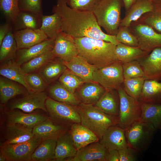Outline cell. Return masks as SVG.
Here are the masks:
<instances>
[{
    "instance_id": "45",
    "label": "cell",
    "mask_w": 161,
    "mask_h": 161,
    "mask_svg": "<svg viewBox=\"0 0 161 161\" xmlns=\"http://www.w3.org/2000/svg\"><path fill=\"white\" fill-rule=\"evenodd\" d=\"M122 67L124 79L144 77V72L138 60L123 63Z\"/></svg>"
},
{
    "instance_id": "38",
    "label": "cell",
    "mask_w": 161,
    "mask_h": 161,
    "mask_svg": "<svg viewBox=\"0 0 161 161\" xmlns=\"http://www.w3.org/2000/svg\"><path fill=\"white\" fill-rule=\"evenodd\" d=\"M13 30L10 31L7 33L0 45L1 63L14 59L18 50Z\"/></svg>"
},
{
    "instance_id": "10",
    "label": "cell",
    "mask_w": 161,
    "mask_h": 161,
    "mask_svg": "<svg viewBox=\"0 0 161 161\" xmlns=\"http://www.w3.org/2000/svg\"><path fill=\"white\" fill-rule=\"evenodd\" d=\"M129 27L138 40V47L143 50L150 52L155 48H161V34L151 27L136 21Z\"/></svg>"
},
{
    "instance_id": "30",
    "label": "cell",
    "mask_w": 161,
    "mask_h": 161,
    "mask_svg": "<svg viewBox=\"0 0 161 161\" xmlns=\"http://www.w3.org/2000/svg\"><path fill=\"white\" fill-rule=\"evenodd\" d=\"M41 16L20 10L12 24L13 31L26 29H39L41 24Z\"/></svg>"
},
{
    "instance_id": "26",
    "label": "cell",
    "mask_w": 161,
    "mask_h": 161,
    "mask_svg": "<svg viewBox=\"0 0 161 161\" xmlns=\"http://www.w3.org/2000/svg\"><path fill=\"white\" fill-rule=\"evenodd\" d=\"M104 113L118 117L120 99L116 90H106L100 99L94 105Z\"/></svg>"
},
{
    "instance_id": "28",
    "label": "cell",
    "mask_w": 161,
    "mask_h": 161,
    "mask_svg": "<svg viewBox=\"0 0 161 161\" xmlns=\"http://www.w3.org/2000/svg\"><path fill=\"white\" fill-rule=\"evenodd\" d=\"M29 92L20 84L2 76L0 77V102L5 104L11 98L20 95L23 96Z\"/></svg>"
},
{
    "instance_id": "23",
    "label": "cell",
    "mask_w": 161,
    "mask_h": 161,
    "mask_svg": "<svg viewBox=\"0 0 161 161\" xmlns=\"http://www.w3.org/2000/svg\"><path fill=\"white\" fill-rule=\"evenodd\" d=\"M75 94L80 103L95 104L104 93L106 90L96 82H86L76 91Z\"/></svg>"
},
{
    "instance_id": "18",
    "label": "cell",
    "mask_w": 161,
    "mask_h": 161,
    "mask_svg": "<svg viewBox=\"0 0 161 161\" xmlns=\"http://www.w3.org/2000/svg\"><path fill=\"white\" fill-rule=\"evenodd\" d=\"M99 141L108 149L119 151L128 146L125 129L118 125L109 127Z\"/></svg>"
},
{
    "instance_id": "40",
    "label": "cell",
    "mask_w": 161,
    "mask_h": 161,
    "mask_svg": "<svg viewBox=\"0 0 161 161\" xmlns=\"http://www.w3.org/2000/svg\"><path fill=\"white\" fill-rule=\"evenodd\" d=\"M59 82L67 90L72 93L86 82L67 68L59 77Z\"/></svg>"
},
{
    "instance_id": "7",
    "label": "cell",
    "mask_w": 161,
    "mask_h": 161,
    "mask_svg": "<svg viewBox=\"0 0 161 161\" xmlns=\"http://www.w3.org/2000/svg\"><path fill=\"white\" fill-rule=\"evenodd\" d=\"M117 90L120 99L118 125L125 129L134 122L140 120L141 104L138 100L127 94L122 86Z\"/></svg>"
},
{
    "instance_id": "14",
    "label": "cell",
    "mask_w": 161,
    "mask_h": 161,
    "mask_svg": "<svg viewBox=\"0 0 161 161\" xmlns=\"http://www.w3.org/2000/svg\"><path fill=\"white\" fill-rule=\"evenodd\" d=\"M108 149L100 141L90 143L77 151L75 155L67 161H105Z\"/></svg>"
},
{
    "instance_id": "32",
    "label": "cell",
    "mask_w": 161,
    "mask_h": 161,
    "mask_svg": "<svg viewBox=\"0 0 161 161\" xmlns=\"http://www.w3.org/2000/svg\"><path fill=\"white\" fill-rule=\"evenodd\" d=\"M48 91L49 97L57 101L73 106L80 103L75 93L70 92L59 82L52 84Z\"/></svg>"
},
{
    "instance_id": "33",
    "label": "cell",
    "mask_w": 161,
    "mask_h": 161,
    "mask_svg": "<svg viewBox=\"0 0 161 161\" xmlns=\"http://www.w3.org/2000/svg\"><path fill=\"white\" fill-rule=\"evenodd\" d=\"M142 113L140 121L149 123L161 130V104L141 103Z\"/></svg>"
},
{
    "instance_id": "15",
    "label": "cell",
    "mask_w": 161,
    "mask_h": 161,
    "mask_svg": "<svg viewBox=\"0 0 161 161\" xmlns=\"http://www.w3.org/2000/svg\"><path fill=\"white\" fill-rule=\"evenodd\" d=\"M7 124H17L33 129L49 117L37 113H26L19 111L10 110L6 112Z\"/></svg>"
},
{
    "instance_id": "50",
    "label": "cell",
    "mask_w": 161,
    "mask_h": 161,
    "mask_svg": "<svg viewBox=\"0 0 161 161\" xmlns=\"http://www.w3.org/2000/svg\"><path fill=\"white\" fill-rule=\"evenodd\" d=\"M105 161H120L118 150L115 149H108Z\"/></svg>"
},
{
    "instance_id": "5",
    "label": "cell",
    "mask_w": 161,
    "mask_h": 161,
    "mask_svg": "<svg viewBox=\"0 0 161 161\" xmlns=\"http://www.w3.org/2000/svg\"><path fill=\"white\" fill-rule=\"evenodd\" d=\"M157 129L151 124L140 120L125 129L128 146L137 152L145 151L151 143Z\"/></svg>"
},
{
    "instance_id": "53",
    "label": "cell",
    "mask_w": 161,
    "mask_h": 161,
    "mask_svg": "<svg viewBox=\"0 0 161 161\" xmlns=\"http://www.w3.org/2000/svg\"><path fill=\"white\" fill-rule=\"evenodd\" d=\"M150 0L152 1H153L155 0Z\"/></svg>"
},
{
    "instance_id": "25",
    "label": "cell",
    "mask_w": 161,
    "mask_h": 161,
    "mask_svg": "<svg viewBox=\"0 0 161 161\" xmlns=\"http://www.w3.org/2000/svg\"><path fill=\"white\" fill-rule=\"evenodd\" d=\"M25 73L14 59L1 63L0 74L8 79L16 81L23 86L29 93L33 92L25 79Z\"/></svg>"
},
{
    "instance_id": "34",
    "label": "cell",
    "mask_w": 161,
    "mask_h": 161,
    "mask_svg": "<svg viewBox=\"0 0 161 161\" xmlns=\"http://www.w3.org/2000/svg\"><path fill=\"white\" fill-rule=\"evenodd\" d=\"M116 53L119 61L122 63L138 60L149 53L139 47H132L119 43L116 46Z\"/></svg>"
},
{
    "instance_id": "22",
    "label": "cell",
    "mask_w": 161,
    "mask_h": 161,
    "mask_svg": "<svg viewBox=\"0 0 161 161\" xmlns=\"http://www.w3.org/2000/svg\"><path fill=\"white\" fill-rule=\"evenodd\" d=\"M69 131L77 150L90 143L100 140L95 134L80 123L72 124Z\"/></svg>"
},
{
    "instance_id": "42",
    "label": "cell",
    "mask_w": 161,
    "mask_h": 161,
    "mask_svg": "<svg viewBox=\"0 0 161 161\" xmlns=\"http://www.w3.org/2000/svg\"><path fill=\"white\" fill-rule=\"evenodd\" d=\"M19 0H0V10L8 22L13 24L20 11Z\"/></svg>"
},
{
    "instance_id": "43",
    "label": "cell",
    "mask_w": 161,
    "mask_h": 161,
    "mask_svg": "<svg viewBox=\"0 0 161 161\" xmlns=\"http://www.w3.org/2000/svg\"><path fill=\"white\" fill-rule=\"evenodd\" d=\"M25 79L33 92H44L48 85L38 71L26 74Z\"/></svg>"
},
{
    "instance_id": "27",
    "label": "cell",
    "mask_w": 161,
    "mask_h": 161,
    "mask_svg": "<svg viewBox=\"0 0 161 161\" xmlns=\"http://www.w3.org/2000/svg\"><path fill=\"white\" fill-rule=\"evenodd\" d=\"M153 9L152 1L150 0H138L126 11L121 19L120 26L129 27L131 24L137 21L143 14Z\"/></svg>"
},
{
    "instance_id": "52",
    "label": "cell",
    "mask_w": 161,
    "mask_h": 161,
    "mask_svg": "<svg viewBox=\"0 0 161 161\" xmlns=\"http://www.w3.org/2000/svg\"><path fill=\"white\" fill-rule=\"evenodd\" d=\"M0 161H6V159L5 156L1 153H0Z\"/></svg>"
},
{
    "instance_id": "51",
    "label": "cell",
    "mask_w": 161,
    "mask_h": 161,
    "mask_svg": "<svg viewBox=\"0 0 161 161\" xmlns=\"http://www.w3.org/2000/svg\"><path fill=\"white\" fill-rule=\"evenodd\" d=\"M125 10L127 11L138 0H122Z\"/></svg>"
},
{
    "instance_id": "11",
    "label": "cell",
    "mask_w": 161,
    "mask_h": 161,
    "mask_svg": "<svg viewBox=\"0 0 161 161\" xmlns=\"http://www.w3.org/2000/svg\"><path fill=\"white\" fill-rule=\"evenodd\" d=\"M48 96L44 92L29 93L11 103L10 110L19 109L22 112L31 113L37 109L47 112L45 105Z\"/></svg>"
},
{
    "instance_id": "16",
    "label": "cell",
    "mask_w": 161,
    "mask_h": 161,
    "mask_svg": "<svg viewBox=\"0 0 161 161\" xmlns=\"http://www.w3.org/2000/svg\"><path fill=\"white\" fill-rule=\"evenodd\" d=\"M55 39L49 38L30 47L17 50L14 60L21 66L46 52L52 50Z\"/></svg>"
},
{
    "instance_id": "12",
    "label": "cell",
    "mask_w": 161,
    "mask_h": 161,
    "mask_svg": "<svg viewBox=\"0 0 161 161\" xmlns=\"http://www.w3.org/2000/svg\"><path fill=\"white\" fill-rule=\"evenodd\" d=\"M55 58L69 62L78 55V49L74 38L62 31L57 35L52 50Z\"/></svg>"
},
{
    "instance_id": "19",
    "label": "cell",
    "mask_w": 161,
    "mask_h": 161,
    "mask_svg": "<svg viewBox=\"0 0 161 161\" xmlns=\"http://www.w3.org/2000/svg\"><path fill=\"white\" fill-rule=\"evenodd\" d=\"M77 151L68 129L58 138L52 160L64 161L67 158L75 156Z\"/></svg>"
},
{
    "instance_id": "2",
    "label": "cell",
    "mask_w": 161,
    "mask_h": 161,
    "mask_svg": "<svg viewBox=\"0 0 161 161\" xmlns=\"http://www.w3.org/2000/svg\"><path fill=\"white\" fill-rule=\"evenodd\" d=\"M74 39L78 55L97 69L119 61L116 53V46L111 42L87 37Z\"/></svg>"
},
{
    "instance_id": "3",
    "label": "cell",
    "mask_w": 161,
    "mask_h": 161,
    "mask_svg": "<svg viewBox=\"0 0 161 161\" xmlns=\"http://www.w3.org/2000/svg\"><path fill=\"white\" fill-rule=\"evenodd\" d=\"M75 106L80 123L95 134L100 140L109 127L118 124V117L106 114L93 105L80 103Z\"/></svg>"
},
{
    "instance_id": "24",
    "label": "cell",
    "mask_w": 161,
    "mask_h": 161,
    "mask_svg": "<svg viewBox=\"0 0 161 161\" xmlns=\"http://www.w3.org/2000/svg\"><path fill=\"white\" fill-rule=\"evenodd\" d=\"M34 136L32 129L17 124H8L6 127L4 141L1 145L24 142Z\"/></svg>"
},
{
    "instance_id": "13",
    "label": "cell",
    "mask_w": 161,
    "mask_h": 161,
    "mask_svg": "<svg viewBox=\"0 0 161 161\" xmlns=\"http://www.w3.org/2000/svg\"><path fill=\"white\" fill-rule=\"evenodd\" d=\"M145 79L161 81V48H157L138 60Z\"/></svg>"
},
{
    "instance_id": "46",
    "label": "cell",
    "mask_w": 161,
    "mask_h": 161,
    "mask_svg": "<svg viewBox=\"0 0 161 161\" xmlns=\"http://www.w3.org/2000/svg\"><path fill=\"white\" fill-rule=\"evenodd\" d=\"M42 0H19L20 10L27 11L42 16Z\"/></svg>"
},
{
    "instance_id": "31",
    "label": "cell",
    "mask_w": 161,
    "mask_h": 161,
    "mask_svg": "<svg viewBox=\"0 0 161 161\" xmlns=\"http://www.w3.org/2000/svg\"><path fill=\"white\" fill-rule=\"evenodd\" d=\"M67 68L63 60L55 58L44 65L38 72L48 85L59 78Z\"/></svg>"
},
{
    "instance_id": "49",
    "label": "cell",
    "mask_w": 161,
    "mask_h": 161,
    "mask_svg": "<svg viewBox=\"0 0 161 161\" xmlns=\"http://www.w3.org/2000/svg\"><path fill=\"white\" fill-rule=\"evenodd\" d=\"M12 30H13L12 26L9 22L4 24L0 25V45L5 36L10 31Z\"/></svg>"
},
{
    "instance_id": "4",
    "label": "cell",
    "mask_w": 161,
    "mask_h": 161,
    "mask_svg": "<svg viewBox=\"0 0 161 161\" xmlns=\"http://www.w3.org/2000/svg\"><path fill=\"white\" fill-rule=\"evenodd\" d=\"M122 0H100L92 12L98 24L107 34L115 35L121 21Z\"/></svg>"
},
{
    "instance_id": "35",
    "label": "cell",
    "mask_w": 161,
    "mask_h": 161,
    "mask_svg": "<svg viewBox=\"0 0 161 161\" xmlns=\"http://www.w3.org/2000/svg\"><path fill=\"white\" fill-rule=\"evenodd\" d=\"M51 15L41 16V24L39 28L49 38L55 39L58 34L61 31L63 21L60 15L53 12Z\"/></svg>"
},
{
    "instance_id": "8",
    "label": "cell",
    "mask_w": 161,
    "mask_h": 161,
    "mask_svg": "<svg viewBox=\"0 0 161 161\" xmlns=\"http://www.w3.org/2000/svg\"><path fill=\"white\" fill-rule=\"evenodd\" d=\"M122 63L118 61L105 67L97 69L94 72V81L98 83L106 90H117L124 80Z\"/></svg>"
},
{
    "instance_id": "9",
    "label": "cell",
    "mask_w": 161,
    "mask_h": 161,
    "mask_svg": "<svg viewBox=\"0 0 161 161\" xmlns=\"http://www.w3.org/2000/svg\"><path fill=\"white\" fill-rule=\"evenodd\" d=\"M42 141L40 138L35 136L24 142L0 145V153L7 161H31L32 153Z\"/></svg>"
},
{
    "instance_id": "37",
    "label": "cell",
    "mask_w": 161,
    "mask_h": 161,
    "mask_svg": "<svg viewBox=\"0 0 161 161\" xmlns=\"http://www.w3.org/2000/svg\"><path fill=\"white\" fill-rule=\"evenodd\" d=\"M153 9L143 14L137 21L146 24L161 34V0L152 1Z\"/></svg>"
},
{
    "instance_id": "29",
    "label": "cell",
    "mask_w": 161,
    "mask_h": 161,
    "mask_svg": "<svg viewBox=\"0 0 161 161\" xmlns=\"http://www.w3.org/2000/svg\"><path fill=\"white\" fill-rule=\"evenodd\" d=\"M138 100L140 103L161 104V81L145 79Z\"/></svg>"
},
{
    "instance_id": "36",
    "label": "cell",
    "mask_w": 161,
    "mask_h": 161,
    "mask_svg": "<svg viewBox=\"0 0 161 161\" xmlns=\"http://www.w3.org/2000/svg\"><path fill=\"white\" fill-rule=\"evenodd\" d=\"M57 140L47 139L42 140L32 153V161L52 160L54 156Z\"/></svg>"
},
{
    "instance_id": "39",
    "label": "cell",
    "mask_w": 161,
    "mask_h": 161,
    "mask_svg": "<svg viewBox=\"0 0 161 161\" xmlns=\"http://www.w3.org/2000/svg\"><path fill=\"white\" fill-rule=\"evenodd\" d=\"M55 58L52 50L49 51L22 64L21 68L25 74L37 72Z\"/></svg>"
},
{
    "instance_id": "48",
    "label": "cell",
    "mask_w": 161,
    "mask_h": 161,
    "mask_svg": "<svg viewBox=\"0 0 161 161\" xmlns=\"http://www.w3.org/2000/svg\"><path fill=\"white\" fill-rule=\"evenodd\" d=\"M118 151L120 161H134L137 160V151L129 146L119 150Z\"/></svg>"
},
{
    "instance_id": "41",
    "label": "cell",
    "mask_w": 161,
    "mask_h": 161,
    "mask_svg": "<svg viewBox=\"0 0 161 161\" xmlns=\"http://www.w3.org/2000/svg\"><path fill=\"white\" fill-rule=\"evenodd\" d=\"M145 80L144 77L124 79L122 86L127 94L138 100Z\"/></svg>"
},
{
    "instance_id": "47",
    "label": "cell",
    "mask_w": 161,
    "mask_h": 161,
    "mask_svg": "<svg viewBox=\"0 0 161 161\" xmlns=\"http://www.w3.org/2000/svg\"><path fill=\"white\" fill-rule=\"evenodd\" d=\"M100 0H66L68 6L71 8L80 11H92Z\"/></svg>"
},
{
    "instance_id": "20",
    "label": "cell",
    "mask_w": 161,
    "mask_h": 161,
    "mask_svg": "<svg viewBox=\"0 0 161 161\" xmlns=\"http://www.w3.org/2000/svg\"><path fill=\"white\" fill-rule=\"evenodd\" d=\"M63 62L67 69L86 82H95L93 80V74L97 68L83 58L78 55L69 62L63 61Z\"/></svg>"
},
{
    "instance_id": "44",
    "label": "cell",
    "mask_w": 161,
    "mask_h": 161,
    "mask_svg": "<svg viewBox=\"0 0 161 161\" xmlns=\"http://www.w3.org/2000/svg\"><path fill=\"white\" fill-rule=\"evenodd\" d=\"M115 36L119 43L132 47L139 46L137 37L129 27L120 26Z\"/></svg>"
},
{
    "instance_id": "21",
    "label": "cell",
    "mask_w": 161,
    "mask_h": 161,
    "mask_svg": "<svg viewBox=\"0 0 161 161\" xmlns=\"http://www.w3.org/2000/svg\"><path fill=\"white\" fill-rule=\"evenodd\" d=\"M68 127L59 125L49 118L35 126L32 129L34 136L42 140L47 139L57 140L59 136L68 129Z\"/></svg>"
},
{
    "instance_id": "1",
    "label": "cell",
    "mask_w": 161,
    "mask_h": 161,
    "mask_svg": "<svg viewBox=\"0 0 161 161\" xmlns=\"http://www.w3.org/2000/svg\"><path fill=\"white\" fill-rule=\"evenodd\" d=\"M52 12L57 13L62 18L61 31L74 38H95L111 42L116 46L119 43L115 35H108L102 31L92 11L74 10L68 6L66 0H57Z\"/></svg>"
},
{
    "instance_id": "6",
    "label": "cell",
    "mask_w": 161,
    "mask_h": 161,
    "mask_svg": "<svg viewBox=\"0 0 161 161\" xmlns=\"http://www.w3.org/2000/svg\"><path fill=\"white\" fill-rule=\"evenodd\" d=\"M45 105L50 119L57 124L69 128L74 123H81L75 106L57 101L48 97Z\"/></svg>"
},
{
    "instance_id": "17",
    "label": "cell",
    "mask_w": 161,
    "mask_h": 161,
    "mask_svg": "<svg viewBox=\"0 0 161 161\" xmlns=\"http://www.w3.org/2000/svg\"><path fill=\"white\" fill-rule=\"evenodd\" d=\"M13 32L18 49L30 47L49 39L39 29H24Z\"/></svg>"
}]
</instances>
